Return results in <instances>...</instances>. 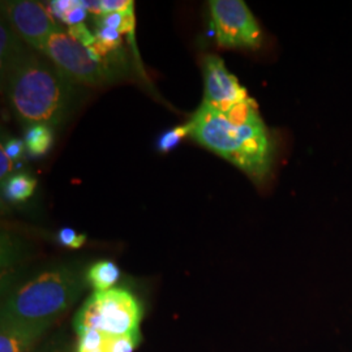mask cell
<instances>
[{
	"mask_svg": "<svg viewBox=\"0 0 352 352\" xmlns=\"http://www.w3.org/2000/svg\"><path fill=\"white\" fill-rule=\"evenodd\" d=\"M188 124L193 139L235 164L252 180L260 183L269 175L273 142L252 98L227 113L202 103Z\"/></svg>",
	"mask_w": 352,
	"mask_h": 352,
	"instance_id": "6da1fadb",
	"label": "cell"
},
{
	"mask_svg": "<svg viewBox=\"0 0 352 352\" xmlns=\"http://www.w3.org/2000/svg\"><path fill=\"white\" fill-rule=\"evenodd\" d=\"M3 80L13 111L29 126H60L75 109V82L47 58L29 52Z\"/></svg>",
	"mask_w": 352,
	"mask_h": 352,
	"instance_id": "7a4b0ae2",
	"label": "cell"
},
{
	"mask_svg": "<svg viewBox=\"0 0 352 352\" xmlns=\"http://www.w3.org/2000/svg\"><path fill=\"white\" fill-rule=\"evenodd\" d=\"M87 283L77 267L47 269L13 291L3 305L1 317L54 324L75 304Z\"/></svg>",
	"mask_w": 352,
	"mask_h": 352,
	"instance_id": "3957f363",
	"label": "cell"
},
{
	"mask_svg": "<svg viewBox=\"0 0 352 352\" xmlns=\"http://www.w3.org/2000/svg\"><path fill=\"white\" fill-rule=\"evenodd\" d=\"M142 307L126 289L113 287L94 291L81 305L74 321L76 333L97 330L107 337H123L140 333Z\"/></svg>",
	"mask_w": 352,
	"mask_h": 352,
	"instance_id": "277c9868",
	"label": "cell"
},
{
	"mask_svg": "<svg viewBox=\"0 0 352 352\" xmlns=\"http://www.w3.org/2000/svg\"><path fill=\"white\" fill-rule=\"evenodd\" d=\"M41 52L76 85L102 87L119 77L118 67L104 60L93 47H85L62 28L54 32Z\"/></svg>",
	"mask_w": 352,
	"mask_h": 352,
	"instance_id": "5b68a950",
	"label": "cell"
},
{
	"mask_svg": "<svg viewBox=\"0 0 352 352\" xmlns=\"http://www.w3.org/2000/svg\"><path fill=\"white\" fill-rule=\"evenodd\" d=\"M215 38L226 49H258L263 33L248 6L241 0L209 1Z\"/></svg>",
	"mask_w": 352,
	"mask_h": 352,
	"instance_id": "8992f818",
	"label": "cell"
},
{
	"mask_svg": "<svg viewBox=\"0 0 352 352\" xmlns=\"http://www.w3.org/2000/svg\"><path fill=\"white\" fill-rule=\"evenodd\" d=\"M3 17L26 45L41 51L47 38L60 29L45 6L32 0L1 1Z\"/></svg>",
	"mask_w": 352,
	"mask_h": 352,
	"instance_id": "52a82bcc",
	"label": "cell"
},
{
	"mask_svg": "<svg viewBox=\"0 0 352 352\" xmlns=\"http://www.w3.org/2000/svg\"><path fill=\"white\" fill-rule=\"evenodd\" d=\"M204 101L218 111L227 113L240 103L250 101L245 88L227 69L225 62L217 55L204 58Z\"/></svg>",
	"mask_w": 352,
	"mask_h": 352,
	"instance_id": "ba28073f",
	"label": "cell"
},
{
	"mask_svg": "<svg viewBox=\"0 0 352 352\" xmlns=\"http://www.w3.org/2000/svg\"><path fill=\"white\" fill-rule=\"evenodd\" d=\"M49 322H26L1 317L0 352H32L50 329Z\"/></svg>",
	"mask_w": 352,
	"mask_h": 352,
	"instance_id": "9c48e42d",
	"label": "cell"
},
{
	"mask_svg": "<svg viewBox=\"0 0 352 352\" xmlns=\"http://www.w3.org/2000/svg\"><path fill=\"white\" fill-rule=\"evenodd\" d=\"M29 52L23 45V39L16 34L8 23L0 25V68L1 77L6 78L13 67L21 62Z\"/></svg>",
	"mask_w": 352,
	"mask_h": 352,
	"instance_id": "30bf717a",
	"label": "cell"
},
{
	"mask_svg": "<svg viewBox=\"0 0 352 352\" xmlns=\"http://www.w3.org/2000/svg\"><path fill=\"white\" fill-rule=\"evenodd\" d=\"M120 278V270L111 261H98L89 267L87 282L96 291L113 289Z\"/></svg>",
	"mask_w": 352,
	"mask_h": 352,
	"instance_id": "8fae6325",
	"label": "cell"
},
{
	"mask_svg": "<svg viewBox=\"0 0 352 352\" xmlns=\"http://www.w3.org/2000/svg\"><path fill=\"white\" fill-rule=\"evenodd\" d=\"M37 180L33 176L20 173L10 176L3 183L4 196L13 202L26 201L36 190Z\"/></svg>",
	"mask_w": 352,
	"mask_h": 352,
	"instance_id": "7c38bea8",
	"label": "cell"
},
{
	"mask_svg": "<svg viewBox=\"0 0 352 352\" xmlns=\"http://www.w3.org/2000/svg\"><path fill=\"white\" fill-rule=\"evenodd\" d=\"M26 151L32 155H43L50 151L54 142V132L52 126L46 124H33L29 126L25 132Z\"/></svg>",
	"mask_w": 352,
	"mask_h": 352,
	"instance_id": "4fadbf2b",
	"label": "cell"
},
{
	"mask_svg": "<svg viewBox=\"0 0 352 352\" xmlns=\"http://www.w3.org/2000/svg\"><path fill=\"white\" fill-rule=\"evenodd\" d=\"M96 26H107L118 30L120 34H133L135 30V11L126 13H103L97 16Z\"/></svg>",
	"mask_w": 352,
	"mask_h": 352,
	"instance_id": "5bb4252c",
	"label": "cell"
},
{
	"mask_svg": "<svg viewBox=\"0 0 352 352\" xmlns=\"http://www.w3.org/2000/svg\"><path fill=\"white\" fill-rule=\"evenodd\" d=\"M141 334H131L123 337H107L104 343L106 352H133L139 346Z\"/></svg>",
	"mask_w": 352,
	"mask_h": 352,
	"instance_id": "9a60e30c",
	"label": "cell"
},
{
	"mask_svg": "<svg viewBox=\"0 0 352 352\" xmlns=\"http://www.w3.org/2000/svg\"><path fill=\"white\" fill-rule=\"evenodd\" d=\"M187 135H190L189 124L176 126V128L164 132V135L158 140V151H162V153L173 151L180 142V140L184 139Z\"/></svg>",
	"mask_w": 352,
	"mask_h": 352,
	"instance_id": "2e32d148",
	"label": "cell"
},
{
	"mask_svg": "<svg viewBox=\"0 0 352 352\" xmlns=\"http://www.w3.org/2000/svg\"><path fill=\"white\" fill-rule=\"evenodd\" d=\"M32 352H74L69 340L63 336H54L50 340L43 342Z\"/></svg>",
	"mask_w": 352,
	"mask_h": 352,
	"instance_id": "e0dca14e",
	"label": "cell"
},
{
	"mask_svg": "<svg viewBox=\"0 0 352 352\" xmlns=\"http://www.w3.org/2000/svg\"><path fill=\"white\" fill-rule=\"evenodd\" d=\"M58 240L59 243L64 245V247H68V248H80L85 244L87 241V235L84 234H77L75 230L72 228H62L58 234Z\"/></svg>",
	"mask_w": 352,
	"mask_h": 352,
	"instance_id": "ac0fdd59",
	"label": "cell"
},
{
	"mask_svg": "<svg viewBox=\"0 0 352 352\" xmlns=\"http://www.w3.org/2000/svg\"><path fill=\"white\" fill-rule=\"evenodd\" d=\"M67 32L71 37L76 39L77 42H80L81 45H84L85 47H93L97 43L96 34H91L90 30L84 24L69 26Z\"/></svg>",
	"mask_w": 352,
	"mask_h": 352,
	"instance_id": "d6986e66",
	"label": "cell"
},
{
	"mask_svg": "<svg viewBox=\"0 0 352 352\" xmlns=\"http://www.w3.org/2000/svg\"><path fill=\"white\" fill-rule=\"evenodd\" d=\"M103 13H126L135 11L132 0H101Z\"/></svg>",
	"mask_w": 352,
	"mask_h": 352,
	"instance_id": "ffe728a7",
	"label": "cell"
},
{
	"mask_svg": "<svg viewBox=\"0 0 352 352\" xmlns=\"http://www.w3.org/2000/svg\"><path fill=\"white\" fill-rule=\"evenodd\" d=\"M1 146L4 148V151H6V153L8 154V157H10L12 161L20 160V158L24 155V153H25L26 151L24 140H7L6 142H1Z\"/></svg>",
	"mask_w": 352,
	"mask_h": 352,
	"instance_id": "44dd1931",
	"label": "cell"
},
{
	"mask_svg": "<svg viewBox=\"0 0 352 352\" xmlns=\"http://www.w3.org/2000/svg\"><path fill=\"white\" fill-rule=\"evenodd\" d=\"M76 1L77 0H55V1H51V11L54 13V16L63 20L65 14L75 7Z\"/></svg>",
	"mask_w": 352,
	"mask_h": 352,
	"instance_id": "7402d4cb",
	"label": "cell"
},
{
	"mask_svg": "<svg viewBox=\"0 0 352 352\" xmlns=\"http://www.w3.org/2000/svg\"><path fill=\"white\" fill-rule=\"evenodd\" d=\"M12 160L8 157V154L4 151L3 146H0V177L1 183H4L8 177L10 173L12 170Z\"/></svg>",
	"mask_w": 352,
	"mask_h": 352,
	"instance_id": "603a6c76",
	"label": "cell"
},
{
	"mask_svg": "<svg viewBox=\"0 0 352 352\" xmlns=\"http://www.w3.org/2000/svg\"><path fill=\"white\" fill-rule=\"evenodd\" d=\"M82 6L87 8V11L94 16H101L103 14L102 11V3L98 0H81Z\"/></svg>",
	"mask_w": 352,
	"mask_h": 352,
	"instance_id": "cb8c5ba5",
	"label": "cell"
},
{
	"mask_svg": "<svg viewBox=\"0 0 352 352\" xmlns=\"http://www.w3.org/2000/svg\"><path fill=\"white\" fill-rule=\"evenodd\" d=\"M76 352H87V351H76ZM96 352H106V351H104V349H103V350H101V351H96Z\"/></svg>",
	"mask_w": 352,
	"mask_h": 352,
	"instance_id": "d4e9b609",
	"label": "cell"
}]
</instances>
